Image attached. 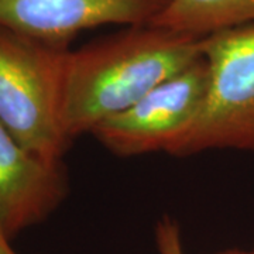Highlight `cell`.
I'll return each instance as SVG.
<instances>
[{
  "mask_svg": "<svg viewBox=\"0 0 254 254\" xmlns=\"http://www.w3.org/2000/svg\"><path fill=\"white\" fill-rule=\"evenodd\" d=\"M203 37L151 24L92 43L65 58L63 125L72 141L202 57Z\"/></svg>",
  "mask_w": 254,
  "mask_h": 254,
  "instance_id": "6da1fadb",
  "label": "cell"
},
{
  "mask_svg": "<svg viewBox=\"0 0 254 254\" xmlns=\"http://www.w3.org/2000/svg\"><path fill=\"white\" fill-rule=\"evenodd\" d=\"M68 51L0 27V122L26 150L50 163H63L72 143L63 125Z\"/></svg>",
  "mask_w": 254,
  "mask_h": 254,
  "instance_id": "7a4b0ae2",
  "label": "cell"
},
{
  "mask_svg": "<svg viewBox=\"0 0 254 254\" xmlns=\"http://www.w3.org/2000/svg\"><path fill=\"white\" fill-rule=\"evenodd\" d=\"M202 55L208 64L206 96L196 120L168 154L254 151V24L205 36Z\"/></svg>",
  "mask_w": 254,
  "mask_h": 254,
  "instance_id": "3957f363",
  "label": "cell"
},
{
  "mask_svg": "<svg viewBox=\"0 0 254 254\" xmlns=\"http://www.w3.org/2000/svg\"><path fill=\"white\" fill-rule=\"evenodd\" d=\"M206 89L208 64L202 55L131 108L103 120L91 134L120 157L168 153L196 120Z\"/></svg>",
  "mask_w": 254,
  "mask_h": 254,
  "instance_id": "277c9868",
  "label": "cell"
},
{
  "mask_svg": "<svg viewBox=\"0 0 254 254\" xmlns=\"http://www.w3.org/2000/svg\"><path fill=\"white\" fill-rule=\"evenodd\" d=\"M168 0H0V27L68 50L82 30L105 24L144 26Z\"/></svg>",
  "mask_w": 254,
  "mask_h": 254,
  "instance_id": "5b68a950",
  "label": "cell"
},
{
  "mask_svg": "<svg viewBox=\"0 0 254 254\" xmlns=\"http://www.w3.org/2000/svg\"><path fill=\"white\" fill-rule=\"evenodd\" d=\"M68 195L63 163L26 150L0 122V229L10 240L46 220Z\"/></svg>",
  "mask_w": 254,
  "mask_h": 254,
  "instance_id": "8992f818",
  "label": "cell"
},
{
  "mask_svg": "<svg viewBox=\"0 0 254 254\" xmlns=\"http://www.w3.org/2000/svg\"><path fill=\"white\" fill-rule=\"evenodd\" d=\"M150 24L205 37L254 24V0H168Z\"/></svg>",
  "mask_w": 254,
  "mask_h": 254,
  "instance_id": "52a82bcc",
  "label": "cell"
},
{
  "mask_svg": "<svg viewBox=\"0 0 254 254\" xmlns=\"http://www.w3.org/2000/svg\"><path fill=\"white\" fill-rule=\"evenodd\" d=\"M158 246L161 254H182L180 236L177 229L171 225L161 226L158 232ZM218 254H254V252H245V250H226Z\"/></svg>",
  "mask_w": 254,
  "mask_h": 254,
  "instance_id": "ba28073f",
  "label": "cell"
},
{
  "mask_svg": "<svg viewBox=\"0 0 254 254\" xmlns=\"http://www.w3.org/2000/svg\"><path fill=\"white\" fill-rule=\"evenodd\" d=\"M10 240L9 237L4 235V232L0 229V254H18L11 245H10Z\"/></svg>",
  "mask_w": 254,
  "mask_h": 254,
  "instance_id": "9c48e42d",
  "label": "cell"
}]
</instances>
